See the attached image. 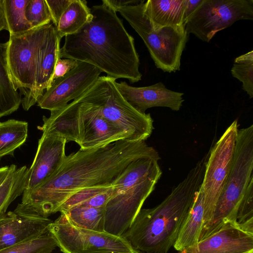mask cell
Segmentation results:
<instances>
[{"instance_id":"9c48e42d","label":"cell","mask_w":253,"mask_h":253,"mask_svg":"<svg viewBox=\"0 0 253 253\" xmlns=\"http://www.w3.org/2000/svg\"><path fill=\"white\" fill-rule=\"evenodd\" d=\"M49 231L63 253H135L137 251L122 236L74 226L62 213L50 223Z\"/></svg>"},{"instance_id":"5b68a950","label":"cell","mask_w":253,"mask_h":253,"mask_svg":"<svg viewBox=\"0 0 253 253\" xmlns=\"http://www.w3.org/2000/svg\"><path fill=\"white\" fill-rule=\"evenodd\" d=\"M109 95L108 76H100L92 86L64 107L42 117V133L74 141L80 149L104 147L119 140L132 141L126 132L106 120L98 106Z\"/></svg>"},{"instance_id":"d590c367","label":"cell","mask_w":253,"mask_h":253,"mask_svg":"<svg viewBox=\"0 0 253 253\" xmlns=\"http://www.w3.org/2000/svg\"><path fill=\"white\" fill-rule=\"evenodd\" d=\"M135 253H145V252H141V251L137 250V251Z\"/></svg>"},{"instance_id":"1f68e13d","label":"cell","mask_w":253,"mask_h":253,"mask_svg":"<svg viewBox=\"0 0 253 253\" xmlns=\"http://www.w3.org/2000/svg\"><path fill=\"white\" fill-rule=\"evenodd\" d=\"M140 1L138 0H103L102 2L117 12L123 7L127 5L138 4Z\"/></svg>"},{"instance_id":"e0dca14e","label":"cell","mask_w":253,"mask_h":253,"mask_svg":"<svg viewBox=\"0 0 253 253\" xmlns=\"http://www.w3.org/2000/svg\"><path fill=\"white\" fill-rule=\"evenodd\" d=\"M52 221L48 217L15 211L6 212L0 217V251L49 232Z\"/></svg>"},{"instance_id":"52a82bcc","label":"cell","mask_w":253,"mask_h":253,"mask_svg":"<svg viewBox=\"0 0 253 253\" xmlns=\"http://www.w3.org/2000/svg\"><path fill=\"white\" fill-rule=\"evenodd\" d=\"M253 179V125L238 129L231 169L210 220L202 227L199 241L224 224L237 222L241 200Z\"/></svg>"},{"instance_id":"d6a6232c","label":"cell","mask_w":253,"mask_h":253,"mask_svg":"<svg viewBox=\"0 0 253 253\" xmlns=\"http://www.w3.org/2000/svg\"><path fill=\"white\" fill-rule=\"evenodd\" d=\"M202 1L203 0H184V18L185 22Z\"/></svg>"},{"instance_id":"f546056e","label":"cell","mask_w":253,"mask_h":253,"mask_svg":"<svg viewBox=\"0 0 253 253\" xmlns=\"http://www.w3.org/2000/svg\"><path fill=\"white\" fill-rule=\"evenodd\" d=\"M72 0H45L48 7L52 23L57 28L60 19Z\"/></svg>"},{"instance_id":"3957f363","label":"cell","mask_w":253,"mask_h":253,"mask_svg":"<svg viewBox=\"0 0 253 253\" xmlns=\"http://www.w3.org/2000/svg\"><path fill=\"white\" fill-rule=\"evenodd\" d=\"M208 156L207 153L199 161L160 204L140 210L121 236L134 249L147 253H167L173 246L202 186Z\"/></svg>"},{"instance_id":"836d02e7","label":"cell","mask_w":253,"mask_h":253,"mask_svg":"<svg viewBox=\"0 0 253 253\" xmlns=\"http://www.w3.org/2000/svg\"><path fill=\"white\" fill-rule=\"evenodd\" d=\"M2 30L8 31V28L5 16L3 0H0V32Z\"/></svg>"},{"instance_id":"6da1fadb","label":"cell","mask_w":253,"mask_h":253,"mask_svg":"<svg viewBox=\"0 0 253 253\" xmlns=\"http://www.w3.org/2000/svg\"><path fill=\"white\" fill-rule=\"evenodd\" d=\"M142 158L160 159L158 152L145 141L123 140L97 148L80 149L66 156L59 169L47 180L23 195L21 203L14 211L48 217L83 189L112 186L131 163Z\"/></svg>"},{"instance_id":"2e32d148","label":"cell","mask_w":253,"mask_h":253,"mask_svg":"<svg viewBox=\"0 0 253 253\" xmlns=\"http://www.w3.org/2000/svg\"><path fill=\"white\" fill-rule=\"evenodd\" d=\"M115 84L126 100L142 113L155 107H167L178 111L184 101L183 93L169 89L162 82L144 87L132 86L124 81H116Z\"/></svg>"},{"instance_id":"cb8c5ba5","label":"cell","mask_w":253,"mask_h":253,"mask_svg":"<svg viewBox=\"0 0 253 253\" xmlns=\"http://www.w3.org/2000/svg\"><path fill=\"white\" fill-rule=\"evenodd\" d=\"M69 222L79 228L104 232L105 207L76 206L62 212Z\"/></svg>"},{"instance_id":"e575fe53","label":"cell","mask_w":253,"mask_h":253,"mask_svg":"<svg viewBox=\"0 0 253 253\" xmlns=\"http://www.w3.org/2000/svg\"><path fill=\"white\" fill-rule=\"evenodd\" d=\"M11 168V166H5L0 168V186L5 180Z\"/></svg>"},{"instance_id":"ac0fdd59","label":"cell","mask_w":253,"mask_h":253,"mask_svg":"<svg viewBox=\"0 0 253 253\" xmlns=\"http://www.w3.org/2000/svg\"><path fill=\"white\" fill-rule=\"evenodd\" d=\"M145 13L155 28H185L184 0H148L144 3Z\"/></svg>"},{"instance_id":"ffe728a7","label":"cell","mask_w":253,"mask_h":253,"mask_svg":"<svg viewBox=\"0 0 253 253\" xmlns=\"http://www.w3.org/2000/svg\"><path fill=\"white\" fill-rule=\"evenodd\" d=\"M7 42L0 43V119L17 110L22 99L9 76L7 65Z\"/></svg>"},{"instance_id":"7402d4cb","label":"cell","mask_w":253,"mask_h":253,"mask_svg":"<svg viewBox=\"0 0 253 253\" xmlns=\"http://www.w3.org/2000/svg\"><path fill=\"white\" fill-rule=\"evenodd\" d=\"M28 127L27 122L14 119L0 122V158L13 156L14 151L25 143Z\"/></svg>"},{"instance_id":"4316f807","label":"cell","mask_w":253,"mask_h":253,"mask_svg":"<svg viewBox=\"0 0 253 253\" xmlns=\"http://www.w3.org/2000/svg\"><path fill=\"white\" fill-rule=\"evenodd\" d=\"M232 75L242 83L243 89L253 97V51L236 57L231 70Z\"/></svg>"},{"instance_id":"484cf974","label":"cell","mask_w":253,"mask_h":253,"mask_svg":"<svg viewBox=\"0 0 253 253\" xmlns=\"http://www.w3.org/2000/svg\"><path fill=\"white\" fill-rule=\"evenodd\" d=\"M57 247L49 232L0 251V253H51Z\"/></svg>"},{"instance_id":"7c38bea8","label":"cell","mask_w":253,"mask_h":253,"mask_svg":"<svg viewBox=\"0 0 253 253\" xmlns=\"http://www.w3.org/2000/svg\"><path fill=\"white\" fill-rule=\"evenodd\" d=\"M115 78L108 77L109 95L98 106L99 113L126 132L132 141H145L151 135L153 120L149 113L139 112L122 96Z\"/></svg>"},{"instance_id":"5bb4252c","label":"cell","mask_w":253,"mask_h":253,"mask_svg":"<svg viewBox=\"0 0 253 253\" xmlns=\"http://www.w3.org/2000/svg\"><path fill=\"white\" fill-rule=\"evenodd\" d=\"M66 143L64 138L42 133L33 162L27 170L22 195L36 189L57 171L66 156Z\"/></svg>"},{"instance_id":"30bf717a","label":"cell","mask_w":253,"mask_h":253,"mask_svg":"<svg viewBox=\"0 0 253 253\" xmlns=\"http://www.w3.org/2000/svg\"><path fill=\"white\" fill-rule=\"evenodd\" d=\"M240 20H253V0H203L187 19L185 30L209 42L216 33Z\"/></svg>"},{"instance_id":"603a6c76","label":"cell","mask_w":253,"mask_h":253,"mask_svg":"<svg viewBox=\"0 0 253 253\" xmlns=\"http://www.w3.org/2000/svg\"><path fill=\"white\" fill-rule=\"evenodd\" d=\"M8 175L0 186V217L6 213L9 205L25 190L28 168H17L11 165Z\"/></svg>"},{"instance_id":"ba28073f","label":"cell","mask_w":253,"mask_h":253,"mask_svg":"<svg viewBox=\"0 0 253 253\" xmlns=\"http://www.w3.org/2000/svg\"><path fill=\"white\" fill-rule=\"evenodd\" d=\"M144 3L141 0L118 12L141 38L157 68L168 73L179 71L188 35L184 28H155L145 13Z\"/></svg>"},{"instance_id":"8992f818","label":"cell","mask_w":253,"mask_h":253,"mask_svg":"<svg viewBox=\"0 0 253 253\" xmlns=\"http://www.w3.org/2000/svg\"><path fill=\"white\" fill-rule=\"evenodd\" d=\"M161 175L156 160L142 158L131 163L113 184L105 207L104 231L121 236L133 222Z\"/></svg>"},{"instance_id":"8fae6325","label":"cell","mask_w":253,"mask_h":253,"mask_svg":"<svg viewBox=\"0 0 253 253\" xmlns=\"http://www.w3.org/2000/svg\"><path fill=\"white\" fill-rule=\"evenodd\" d=\"M238 130L236 120L209 152L201 186L204 195L203 225L211 218L228 177Z\"/></svg>"},{"instance_id":"d6986e66","label":"cell","mask_w":253,"mask_h":253,"mask_svg":"<svg viewBox=\"0 0 253 253\" xmlns=\"http://www.w3.org/2000/svg\"><path fill=\"white\" fill-rule=\"evenodd\" d=\"M204 195L201 187L193 204L182 223L173 245L175 250L181 251L195 245L199 242L204 224Z\"/></svg>"},{"instance_id":"9a60e30c","label":"cell","mask_w":253,"mask_h":253,"mask_svg":"<svg viewBox=\"0 0 253 253\" xmlns=\"http://www.w3.org/2000/svg\"><path fill=\"white\" fill-rule=\"evenodd\" d=\"M178 253H253V233L244 230L237 222H227Z\"/></svg>"},{"instance_id":"4dcf8cb0","label":"cell","mask_w":253,"mask_h":253,"mask_svg":"<svg viewBox=\"0 0 253 253\" xmlns=\"http://www.w3.org/2000/svg\"><path fill=\"white\" fill-rule=\"evenodd\" d=\"M77 60L72 59L59 58L55 66L52 82L56 79L63 77L72 69L77 64Z\"/></svg>"},{"instance_id":"44dd1931","label":"cell","mask_w":253,"mask_h":253,"mask_svg":"<svg viewBox=\"0 0 253 253\" xmlns=\"http://www.w3.org/2000/svg\"><path fill=\"white\" fill-rule=\"evenodd\" d=\"M91 9L85 0H72L61 16L56 28L58 35L63 37L77 33L90 20Z\"/></svg>"},{"instance_id":"7a4b0ae2","label":"cell","mask_w":253,"mask_h":253,"mask_svg":"<svg viewBox=\"0 0 253 253\" xmlns=\"http://www.w3.org/2000/svg\"><path fill=\"white\" fill-rule=\"evenodd\" d=\"M90 9L86 24L77 33L65 36L60 58L89 63L115 79H126L131 83L140 81L134 38L117 12L104 3Z\"/></svg>"},{"instance_id":"83f0119b","label":"cell","mask_w":253,"mask_h":253,"mask_svg":"<svg viewBox=\"0 0 253 253\" xmlns=\"http://www.w3.org/2000/svg\"><path fill=\"white\" fill-rule=\"evenodd\" d=\"M237 222L244 230L253 233V179L251 181L241 200Z\"/></svg>"},{"instance_id":"4fadbf2b","label":"cell","mask_w":253,"mask_h":253,"mask_svg":"<svg viewBox=\"0 0 253 253\" xmlns=\"http://www.w3.org/2000/svg\"><path fill=\"white\" fill-rule=\"evenodd\" d=\"M101 73L95 66L78 61L68 73L52 82L51 86L38 99V106L50 111L64 107L95 84Z\"/></svg>"},{"instance_id":"f1b7e54d","label":"cell","mask_w":253,"mask_h":253,"mask_svg":"<svg viewBox=\"0 0 253 253\" xmlns=\"http://www.w3.org/2000/svg\"><path fill=\"white\" fill-rule=\"evenodd\" d=\"M26 17L34 29L52 22L45 0H31L25 10Z\"/></svg>"},{"instance_id":"d4e9b609","label":"cell","mask_w":253,"mask_h":253,"mask_svg":"<svg viewBox=\"0 0 253 253\" xmlns=\"http://www.w3.org/2000/svg\"><path fill=\"white\" fill-rule=\"evenodd\" d=\"M31 0H3L5 16L10 36L18 35L32 29L25 10Z\"/></svg>"},{"instance_id":"277c9868","label":"cell","mask_w":253,"mask_h":253,"mask_svg":"<svg viewBox=\"0 0 253 253\" xmlns=\"http://www.w3.org/2000/svg\"><path fill=\"white\" fill-rule=\"evenodd\" d=\"M59 37L51 22L23 34L9 36L7 65L16 90L24 95L23 104L32 107L51 85L60 58Z\"/></svg>"}]
</instances>
